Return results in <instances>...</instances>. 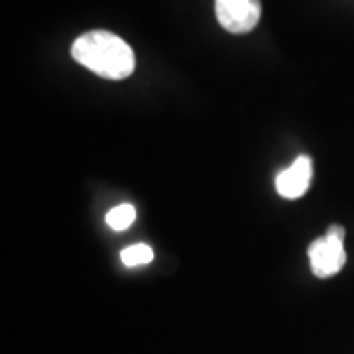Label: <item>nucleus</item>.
Returning <instances> with one entry per match:
<instances>
[{
	"label": "nucleus",
	"instance_id": "nucleus-1",
	"mask_svg": "<svg viewBox=\"0 0 354 354\" xmlns=\"http://www.w3.org/2000/svg\"><path fill=\"white\" fill-rule=\"evenodd\" d=\"M71 55L77 64L111 81H122L136 69L132 48L106 30H93L79 36L71 46Z\"/></svg>",
	"mask_w": 354,
	"mask_h": 354
},
{
	"label": "nucleus",
	"instance_id": "nucleus-2",
	"mask_svg": "<svg viewBox=\"0 0 354 354\" xmlns=\"http://www.w3.org/2000/svg\"><path fill=\"white\" fill-rule=\"evenodd\" d=\"M344 234L346 230L341 225H333L327 232L311 242L309 246V262L311 270L317 278H330L339 274L342 266L346 264V252H344Z\"/></svg>",
	"mask_w": 354,
	"mask_h": 354
},
{
	"label": "nucleus",
	"instance_id": "nucleus-3",
	"mask_svg": "<svg viewBox=\"0 0 354 354\" xmlns=\"http://www.w3.org/2000/svg\"><path fill=\"white\" fill-rule=\"evenodd\" d=\"M216 20L230 34H248L262 18L260 0H215Z\"/></svg>",
	"mask_w": 354,
	"mask_h": 354
},
{
	"label": "nucleus",
	"instance_id": "nucleus-4",
	"mask_svg": "<svg viewBox=\"0 0 354 354\" xmlns=\"http://www.w3.org/2000/svg\"><path fill=\"white\" fill-rule=\"evenodd\" d=\"M313 177V162L309 156H299L290 167L276 177V189L283 199H299L307 193Z\"/></svg>",
	"mask_w": 354,
	"mask_h": 354
},
{
	"label": "nucleus",
	"instance_id": "nucleus-5",
	"mask_svg": "<svg viewBox=\"0 0 354 354\" xmlns=\"http://www.w3.org/2000/svg\"><path fill=\"white\" fill-rule=\"evenodd\" d=\"M134 221H136V209L130 203H122L114 207L106 215V225L113 230H127L128 227H132Z\"/></svg>",
	"mask_w": 354,
	"mask_h": 354
},
{
	"label": "nucleus",
	"instance_id": "nucleus-6",
	"mask_svg": "<svg viewBox=\"0 0 354 354\" xmlns=\"http://www.w3.org/2000/svg\"><path fill=\"white\" fill-rule=\"evenodd\" d=\"M120 260H122V264L128 266V268L150 264L153 260V250L148 244H132V246H127V248L120 252Z\"/></svg>",
	"mask_w": 354,
	"mask_h": 354
}]
</instances>
